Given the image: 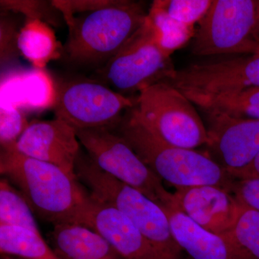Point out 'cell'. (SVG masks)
<instances>
[{
  "instance_id": "cell-1",
  "label": "cell",
  "mask_w": 259,
  "mask_h": 259,
  "mask_svg": "<svg viewBox=\"0 0 259 259\" xmlns=\"http://www.w3.org/2000/svg\"><path fill=\"white\" fill-rule=\"evenodd\" d=\"M0 174L15 186L34 214L51 224H79L90 193L77 177L52 163L25 156L16 144L1 146Z\"/></svg>"
},
{
  "instance_id": "cell-2",
  "label": "cell",
  "mask_w": 259,
  "mask_h": 259,
  "mask_svg": "<svg viewBox=\"0 0 259 259\" xmlns=\"http://www.w3.org/2000/svg\"><path fill=\"white\" fill-rule=\"evenodd\" d=\"M143 3L117 0L116 4L75 17L60 59L76 68L101 69L137 32L147 17Z\"/></svg>"
},
{
  "instance_id": "cell-3",
  "label": "cell",
  "mask_w": 259,
  "mask_h": 259,
  "mask_svg": "<svg viewBox=\"0 0 259 259\" xmlns=\"http://www.w3.org/2000/svg\"><path fill=\"white\" fill-rule=\"evenodd\" d=\"M114 129L156 176L177 189L214 185L231 192L234 180L219 163L194 149L163 142L140 122L132 109Z\"/></svg>"
},
{
  "instance_id": "cell-4",
  "label": "cell",
  "mask_w": 259,
  "mask_h": 259,
  "mask_svg": "<svg viewBox=\"0 0 259 259\" xmlns=\"http://www.w3.org/2000/svg\"><path fill=\"white\" fill-rule=\"evenodd\" d=\"M75 174L94 198L129 218L153 245L161 259H180L182 248L174 239L166 212L142 192L100 169L80 151Z\"/></svg>"
},
{
  "instance_id": "cell-5",
  "label": "cell",
  "mask_w": 259,
  "mask_h": 259,
  "mask_svg": "<svg viewBox=\"0 0 259 259\" xmlns=\"http://www.w3.org/2000/svg\"><path fill=\"white\" fill-rule=\"evenodd\" d=\"M136 117L163 142L194 149L208 142V134L194 104L164 81L146 88L136 97Z\"/></svg>"
},
{
  "instance_id": "cell-6",
  "label": "cell",
  "mask_w": 259,
  "mask_h": 259,
  "mask_svg": "<svg viewBox=\"0 0 259 259\" xmlns=\"http://www.w3.org/2000/svg\"><path fill=\"white\" fill-rule=\"evenodd\" d=\"M176 71L171 56L158 45L148 16L142 26L105 66L95 71V79L114 91L134 97Z\"/></svg>"
},
{
  "instance_id": "cell-7",
  "label": "cell",
  "mask_w": 259,
  "mask_h": 259,
  "mask_svg": "<svg viewBox=\"0 0 259 259\" xmlns=\"http://www.w3.org/2000/svg\"><path fill=\"white\" fill-rule=\"evenodd\" d=\"M80 144L100 169L142 192L161 207L177 206L174 193L114 127L76 131Z\"/></svg>"
},
{
  "instance_id": "cell-8",
  "label": "cell",
  "mask_w": 259,
  "mask_h": 259,
  "mask_svg": "<svg viewBox=\"0 0 259 259\" xmlns=\"http://www.w3.org/2000/svg\"><path fill=\"white\" fill-rule=\"evenodd\" d=\"M136 97L125 96L95 79L72 80L56 86V118L76 131L115 127Z\"/></svg>"
},
{
  "instance_id": "cell-9",
  "label": "cell",
  "mask_w": 259,
  "mask_h": 259,
  "mask_svg": "<svg viewBox=\"0 0 259 259\" xmlns=\"http://www.w3.org/2000/svg\"><path fill=\"white\" fill-rule=\"evenodd\" d=\"M258 5V0H212L194 35L192 54L253 55L259 47L253 37Z\"/></svg>"
},
{
  "instance_id": "cell-10",
  "label": "cell",
  "mask_w": 259,
  "mask_h": 259,
  "mask_svg": "<svg viewBox=\"0 0 259 259\" xmlns=\"http://www.w3.org/2000/svg\"><path fill=\"white\" fill-rule=\"evenodd\" d=\"M209 146L229 174L248 166L259 153V120L205 112Z\"/></svg>"
},
{
  "instance_id": "cell-11",
  "label": "cell",
  "mask_w": 259,
  "mask_h": 259,
  "mask_svg": "<svg viewBox=\"0 0 259 259\" xmlns=\"http://www.w3.org/2000/svg\"><path fill=\"white\" fill-rule=\"evenodd\" d=\"M16 148L25 156L52 163L76 177L75 166L81 144L76 130L64 121L56 117L32 121L19 138Z\"/></svg>"
},
{
  "instance_id": "cell-12",
  "label": "cell",
  "mask_w": 259,
  "mask_h": 259,
  "mask_svg": "<svg viewBox=\"0 0 259 259\" xmlns=\"http://www.w3.org/2000/svg\"><path fill=\"white\" fill-rule=\"evenodd\" d=\"M177 208L204 229L228 236L243 205L230 191L214 185L177 188Z\"/></svg>"
},
{
  "instance_id": "cell-13",
  "label": "cell",
  "mask_w": 259,
  "mask_h": 259,
  "mask_svg": "<svg viewBox=\"0 0 259 259\" xmlns=\"http://www.w3.org/2000/svg\"><path fill=\"white\" fill-rule=\"evenodd\" d=\"M79 224L98 233L123 259H161L128 218L91 194Z\"/></svg>"
},
{
  "instance_id": "cell-14",
  "label": "cell",
  "mask_w": 259,
  "mask_h": 259,
  "mask_svg": "<svg viewBox=\"0 0 259 259\" xmlns=\"http://www.w3.org/2000/svg\"><path fill=\"white\" fill-rule=\"evenodd\" d=\"M162 208L168 217L174 239L192 259H254L229 236L207 231L177 207Z\"/></svg>"
},
{
  "instance_id": "cell-15",
  "label": "cell",
  "mask_w": 259,
  "mask_h": 259,
  "mask_svg": "<svg viewBox=\"0 0 259 259\" xmlns=\"http://www.w3.org/2000/svg\"><path fill=\"white\" fill-rule=\"evenodd\" d=\"M55 98L56 85L42 69L15 71L2 81L1 107L44 110L54 106Z\"/></svg>"
},
{
  "instance_id": "cell-16",
  "label": "cell",
  "mask_w": 259,
  "mask_h": 259,
  "mask_svg": "<svg viewBox=\"0 0 259 259\" xmlns=\"http://www.w3.org/2000/svg\"><path fill=\"white\" fill-rule=\"evenodd\" d=\"M50 236L53 250L61 259H123L98 233L81 225H56Z\"/></svg>"
},
{
  "instance_id": "cell-17",
  "label": "cell",
  "mask_w": 259,
  "mask_h": 259,
  "mask_svg": "<svg viewBox=\"0 0 259 259\" xmlns=\"http://www.w3.org/2000/svg\"><path fill=\"white\" fill-rule=\"evenodd\" d=\"M21 56L42 69L51 61L59 59L62 47L50 25L40 20H25L18 38Z\"/></svg>"
},
{
  "instance_id": "cell-18",
  "label": "cell",
  "mask_w": 259,
  "mask_h": 259,
  "mask_svg": "<svg viewBox=\"0 0 259 259\" xmlns=\"http://www.w3.org/2000/svg\"><path fill=\"white\" fill-rule=\"evenodd\" d=\"M0 253L20 259H61L39 232L8 225H0Z\"/></svg>"
},
{
  "instance_id": "cell-19",
  "label": "cell",
  "mask_w": 259,
  "mask_h": 259,
  "mask_svg": "<svg viewBox=\"0 0 259 259\" xmlns=\"http://www.w3.org/2000/svg\"><path fill=\"white\" fill-rule=\"evenodd\" d=\"M189 100L204 112H219L259 120V88L213 96L194 97Z\"/></svg>"
},
{
  "instance_id": "cell-20",
  "label": "cell",
  "mask_w": 259,
  "mask_h": 259,
  "mask_svg": "<svg viewBox=\"0 0 259 259\" xmlns=\"http://www.w3.org/2000/svg\"><path fill=\"white\" fill-rule=\"evenodd\" d=\"M156 33L158 45L167 56H171L175 51L185 47L195 35L194 26L185 25L171 18L158 5L153 1L148 13Z\"/></svg>"
},
{
  "instance_id": "cell-21",
  "label": "cell",
  "mask_w": 259,
  "mask_h": 259,
  "mask_svg": "<svg viewBox=\"0 0 259 259\" xmlns=\"http://www.w3.org/2000/svg\"><path fill=\"white\" fill-rule=\"evenodd\" d=\"M0 225L25 227L40 233L34 212L23 194L3 177L0 180Z\"/></svg>"
},
{
  "instance_id": "cell-22",
  "label": "cell",
  "mask_w": 259,
  "mask_h": 259,
  "mask_svg": "<svg viewBox=\"0 0 259 259\" xmlns=\"http://www.w3.org/2000/svg\"><path fill=\"white\" fill-rule=\"evenodd\" d=\"M3 12L23 15L25 20H40L48 25L59 27L64 20L52 1L42 0H1Z\"/></svg>"
},
{
  "instance_id": "cell-23",
  "label": "cell",
  "mask_w": 259,
  "mask_h": 259,
  "mask_svg": "<svg viewBox=\"0 0 259 259\" xmlns=\"http://www.w3.org/2000/svg\"><path fill=\"white\" fill-rule=\"evenodd\" d=\"M228 236L252 258L259 259V212L243 205Z\"/></svg>"
},
{
  "instance_id": "cell-24",
  "label": "cell",
  "mask_w": 259,
  "mask_h": 259,
  "mask_svg": "<svg viewBox=\"0 0 259 259\" xmlns=\"http://www.w3.org/2000/svg\"><path fill=\"white\" fill-rule=\"evenodd\" d=\"M167 14L180 23L194 26L199 23L212 5V0H157Z\"/></svg>"
},
{
  "instance_id": "cell-25",
  "label": "cell",
  "mask_w": 259,
  "mask_h": 259,
  "mask_svg": "<svg viewBox=\"0 0 259 259\" xmlns=\"http://www.w3.org/2000/svg\"><path fill=\"white\" fill-rule=\"evenodd\" d=\"M0 20V61L1 66L16 61L21 56L19 50L18 38L22 26H19L18 21L4 12Z\"/></svg>"
},
{
  "instance_id": "cell-26",
  "label": "cell",
  "mask_w": 259,
  "mask_h": 259,
  "mask_svg": "<svg viewBox=\"0 0 259 259\" xmlns=\"http://www.w3.org/2000/svg\"><path fill=\"white\" fill-rule=\"evenodd\" d=\"M25 114L13 107L0 108V144L1 146L16 144L19 138L28 127Z\"/></svg>"
},
{
  "instance_id": "cell-27",
  "label": "cell",
  "mask_w": 259,
  "mask_h": 259,
  "mask_svg": "<svg viewBox=\"0 0 259 259\" xmlns=\"http://www.w3.org/2000/svg\"><path fill=\"white\" fill-rule=\"evenodd\" d=\"M117 2V0H53L52 3L68 25L76 15L93 13L112 6Z\"/></svg>"
},
{
  "instance_id": "cell-28",
  "label": "cell",
  "mask_w": 259,
  "mask_h": 259,
  "mask_svg": "<svg viewBox=\"0 0 259 259\" xmlns=\"http://www.w3.org/2000/svg\"><path fill=\"white\" fill-rule=\"evenodd\" d=\"M231 192L242 205L259 212V178L234 180Z\"/></svg>"
},
{
  "instance_id": "cell-29",
  "label": "cell",
  "mask_w": 259,
  "mask_h": 259,
  "mask_svg": "<svg viewBox=\"0 0 259 259\" xmlns=\"http://www.w3.org/2000/svg\"><path fill=\"white\" fill-rule=\"evenodd\" d=\"M231 177L236 180L259 178V153L248 166L232 173Z\"/></svg>"
},
{
  "instance_id": "cell-30",
  "label": "cell",
  "mask_w": 259,
  "mask_h": 259,
  "mask_svg": "<svg viewBox=\"0 0 259 259\" xmlns=\"http://www.w3.org/2000/svg\"><path fill=\"white\" fill-rule=\"evenodd\" d=\"M253 37L255 42L259 45V5L257 10L256 18H255L254 28H253Z\"/></svg>"
},
{
  "instance_id": "cell-31",
  "label": "cell",
  "mask_w": 259,
  "mask_h": 259,
  "mask_svg": "<svg viewBox=\"0 0 259 259\" xmlns=\"http://www.w3.org/2000/svg\"><path fill=\"white\" fill-rule=\"evenodd\" d=\"M0 259H19L15 256H12V255L2 254L1 258Z\"/></svg>"
},
{
  "instance_id": "cell-32",
  "label": "cell",
  "mask_w": 259,
  "mask_h": 259,
  "mask_svg": "<svg viewBox=\"0 0 259 259\" xmlns=\"http://www.w3.org/2000/svg\"><path fill=\"white\" fill-rule=\"evenodd\" d=\"M253 55L259 56V47H258V49H257L256 52H255V54H253Z\"/></svg>"
},
{
  "instance_id": "cell-33",
  "label": "cell",
  "mask_w": 259,
  "mask_h": 259,
  "mask_svg": "<svg viewBox=\"0 0 259 259\" xmlns=\"http://www.w3.org/2000/svg\"><path fill=\"white\" fill-rule=\"evenodd\" d=\"M19 259H20V258H19Z\"/></svg>"
}]
</instances>
